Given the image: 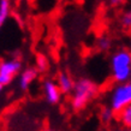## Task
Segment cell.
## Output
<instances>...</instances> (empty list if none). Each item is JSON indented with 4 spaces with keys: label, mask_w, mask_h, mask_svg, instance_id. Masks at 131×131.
I'll return each mask as SVG.
<instances>
[{
    "label": "cell",
    "mask_w": 131,
    "mask_h": 131,
    "mask_svg": "<svg viewBox=\"0 0 131 131\" xmlns=\"http://www.w3.org/2000/svg\"><path fill=\"white\" fill-rule=\"evenodd\" d=\"M56 83L61 94H70L72 91V89H73L75 82H73L72 77L69 75L68 72H60L58 75V77H57Z\"/></svg>",
    "instance_id": "obj_7"
},
{
    "label": "cell",
    "mask_w": 131,
    "mask_h": 131,
    "mask_svg": "<svg viewBox=\"0 0 131 131\" xmlns=\"http://www.w3.org/2000/svg\"><path fill=\"white\" fill-rule=\"evenodd\" d=\"M48 66H49V63H48V59L47 57L43 56V54H39V56L36 57V71L39 72H45L47 71Z\"/></svg>",
    "instance_id": "obj_10"
},
{
    "label": "cell",
    "mask_w": 131,
    "mask_h": 131,
    "mask_svg": "<svg viewBox=\"0 0 131 131\" xmlns=\"http://www.w3.org/2000/svg\"><path fill=\"white\" fill-rule=\"evenodd\" d=\"M113 115H114V113L112 112V110L110 107L103 108L102 111L100 112V118H101L103 123H110L113 119Z\"/></svg>",
    "instance_id": "obj_12"
},
{
    "label": "cell",
    "mask_w": 131,
    "mask_h": 131,
    "mask_svg": "<svg viewBox=\"0 0 131 131\" xmlns=\"http://www.w3.org/2000/svg\"><path fill=\"white\" fill-rule=\"evenodd\" d=\"M15 1H18V3H20V1H24V0H15Z\"/></svg>",
    "instance_id": "obj_17"
},
{
    "label": "cell",
    "mask_w": 131,
    "mask_h": 131,
    "mask_svg": "<svg viewBox=\"0 0 131 131\" xmlns=\"http://www.w3.org/2000/svg\"><path fill=\"white\" fill-rule=\"evenodd\" d=\"M42 91H43L45 99L47 100L48 103L51 105H57L60 102L61 100V93H60L59 88L57 85L56 81L47 80L43 82L42 85Z\"/></svg>",
    "instance_id": "obj_5"
},
{
    "label": "cell",
    "mask_w": 131,
    "mask_h": 131,
    "mask_svg": "<svg viewBox=\"0 0 131 131\" xmlns=\"http://www.w3.org/2000/svg\"><path fill=\"white\" fill-rule=\"evenodd\" d=\"M119 114V120L122 125L124 127H126V129H130L131 126V106H127L125 107L124 110L118 113Z\"/></svg>",
    "instance_id": "obj_9"
},
{
    "label": "cell",
    "mask_w": 131,
    "mask_h": 131,
    "mask_svg": "<svg viewBox=\"0 0 131 131\" xmlns=\"http://www.w3.org/2000/svg\"><path fill=\"white\" fill-rule=\"evenodd\" d=\"M11 13V0H0V30Z\"/></svg>",
    "instance_id": "obj_8"
},
{
    "label": "cell",
    "mask_w": 131,
    "mask_h": 131,
    "mask_svg": "<svg viewBox=\"0 0 131 131\" xmlns=\"http://www.w3.org/2000/svg\"><path fill=\"white\" fill-rule=\"evenodd\" d=\"M120 131H131L130 129H126V127H125V129H123V130H120Z\"/></svg>",
    "instance_id": "obj_15"
},
{
    "label": "cell",
    "mask_w": 131,
    "mask_h": 131,
    "mask_svg": "<svg viewBox=\"0 0 131 131\" xmlns=\"http://www.w3.org/2000/svg\"><path fill=\"white\" fill-rule=\"evenodd\" d=\"M125 1V0H110V4L112 6H118V5H122Z\"/></svg>",
    "instance_id": "obj_14"
},
{
    "label": "cell",
    "mask_w": 131,
    "mask_h": 131,
    "mask_svg": "<svg viewBox=\"0 0 131 131\" xmlns=\"http://www.w3.org/2000/svg\"><path fill=\"white\" fill-rule=\"evenodd\" d=\"M120 22H122V25L124 28H130L131 27V12L126 11L123 13V16L120 18Z\"/></svg>",
    "instance_id": "obj_13"
},
{
    "label": "cell",
    "mask_w": 131,
    "mask_h": 131,
    "mask_svg": "<svg viewBox=\"0 0 131 131\" xmlns=\"http://www.w3.org/2000/svg\"><path fill=\"white\" fill-rule=\"evenodd\" d=\"M111 131H120V130H111Z\"/></svg>",
    "instance_id": "obj_19"
},
{
    "label": "cell",
    "mask_w": 131,
    "mask_h": 131,
    "mask_svg": "<svg viewBox=\"0 0 131 131\" xmlns=\"http://www.w3.org/2000/svg\"><path fill=\"white\" fill-rule=\"evenodd\" d=\"M43 131H56V130H53V129H46V130H43Z\"/></svg>",
    "instance_id": "obj_16"
},
{
    "label": "cell",
    "mask_w": 131,
    "mask_h": 131,
    "mask_svg": "<svg viewBox=\"0 0 131 131\" xmlns=\"http://www.w3.org/2000/svg\"><path fill=\"white\" fill-rule=\"evenodd\" d=\"M36 77H37V71L35 68H25L22 72H19L18 85L22 90H27L36 80Z\"/></svg>",
    "instance_id": "obj_6"
},
{
    "label": "cell",
    "mask_w": 131,
    "mask_h": 131,
    "mask_svg": "<svg viewBox=\"0 0 131 131\" xmlns=\"http://www.w3.org/2000/svg\"><path fill=\"white\" fill-rule=\"evenodd\" d=\"M22 70V61L18 58L4 59L0 61V85L5 87L11 83Z\"/></svg>",
    "instance_id": "obj_4"
},
{
    "label": "cell",
    "mask_w": 131,
    "mask_h": 131,
    "mask_svg": "<svg viewBox=\"0 0 131 131\" xmlns=\"http://www.w3.org/2000/svg\"><path fill=\"white\" fill-rule=\"evenodd\" d=\"M96 47L102 52L110 51V48L112 47L111 39L107 37V36H100L99 39H97V41H96Z\"/></svg>",
    "instance_id": "obj_11"
},
{
    "label": "cell",
    "mask_w": 131,
    "mask_h": 131,
    "mask_svg": "<svg viewBox=\"0 0 131 131\" xmlns=\"http://www.w3.org/2000/svg\"><path fill=\"white\" fill-rule=\"evenodd\" d=\"M71 93V107L75 111H81L95 97L97 93V87L90 78L84 77L75 82Z\"/></svg>",
    "instance_id": "obj_2"
},
{
    "label": "cell",
    "mask_w": 131,
    "mask_h": 131,
    "mask_svg": "<svg viewBox=\"0 0 131 131\" xmlns=\"http://www.w3.org/2000/svg\"><path fill=\"white\" fill-rule=\"evenodd\" d=\"M111 76L115 83H126L131 78V54L126 49L114 52L110 60Z\"/></svg>",
    "instance_id": "obj_1"
},
{
    "label": "cell",
    "mask_w": 131,
    "mask_h": 131,
    "mask_svg": "<svg viewBox=\"0 0 131 131\" xmlns=\"http://www.w3.org/2000/svg\"><path fill=\"white\" fill-rule=\"evenodd\" d=\"M127 106H131V83H117L110 95V106L113 113H119Z\"/></svg>",
    "instance_id": "obj_3"
},
{
    "label": "cell",
    "mask_w": 131,
    "mask_h": 131,
    "mask_svg": "<svg viewBox=\"0 0 131 131\" xmlns=\"http://www.w3.org/2000/svg\"><path fill=\"white\" fill-rule=\"evenodd\" d=\"M3 88L4 87H1V85H0V93H1V90H3Z\"/></svg>",
    "instance_id": "obj_18"
}]
</instances>
